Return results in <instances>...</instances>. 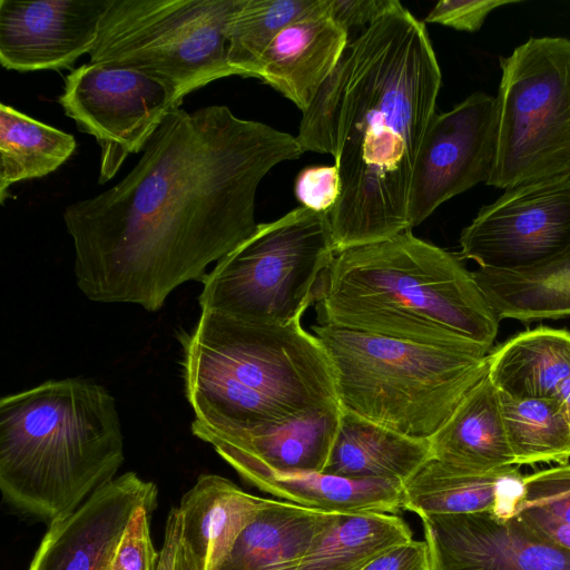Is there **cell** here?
I'll use <instances>...</instances> for the list:
<instances>
[{
	"mask_svg": "<svg viewBox=\"0 0 570 570\" xmlns=\"http://www.w3.org/2000/svg\"><path fill=\"white\" fill-rule=\"evenodd\" d=\"M412 539L391 513H333L316 533L297 570H362L386 550Z\"/></svg>",
	"mask_w": 570,
	"mask_h": 570,
	"instance_id": "obj_26",
	"label": "cell"
},
{
	"mask_svg": "<svg viewBox=\"0 0 570 570\" xmlns=\"http://www.w3.org/2000/svg\"><path fill=\"white\" fill-rule=\"evenodd\" d=\"M488 376L514 399H558L570 382V332L540 326L492 350Z\"/></svg>",
	"mask_w": 570,
	"mask_h": 570,
	"instance_id": "obj_23",
	"label": "cell"
},
{
	"mask_svg": "<svg viewBox=\"0 0 570 570\" xmlns=\"http://www.w3.org/2000/svg\"><path fill=\"white\" fill-rule=\"evenodd\" d=\"M111 0H0V62L20 72L68 68L94 48Z\"/></svg>",
	"mask_w": 570,
	"mask_h": 570,
	"instance_id": "obj_15",
	"label": "cell"
},
{
	"mask_svg": "<svg viewBox=\"0 0 570 570\" xmlns=\"http://www.w3.org/2000/svg\"><path fill=\"white\" fill-rule=\"evenodd\" d=\"M441 82L425 23L397 1L348 42L302 112V151L332 155L340 174L335 253L412 229L411 179Z\"/></svg>",
	"mask_w": 570,
	"mask_h": 570,
	"instance_id": "obj_2",
	"label": "cell"
},
{
	"mask_svg": "<svg viewBox=\"0 0 570 570\" xmlns=\"http://www.w3.org/2000/svg\"><path fill=\"white\" fill-rule=\"evenodd\" d=\"M318 0H239L226 29L227 61L237 76H258L263 53L289 23Z\"/></svg>",
	"mask_w": 570,
	"mask_h": 570,
	"instance_id": "obj_29",
	"label": "cell"
},
{
	"mask_svg": "<svg viewBox=\"0 0 570 570\" xmlns=\"http://www.w3.org/2000/svg\"><path fill=\"white\" fill-rule=\"evenodd\" d=\"M505 433L518 465L570 459V420L556 399H514L500 393Z\"/></svg>",
	"mask_w": 570,
	"mask_h": 570,
	"instance_id": "obj_28",
	"label": "cell"
},
{
	"mask_svg": "<svg viewBox=\"0 0 570 570\" xmlns=\"http://www.w3.org/2000/svg\"><path fill=\"white\" fill-rule=\"evenodd\" d=\"M397 0H324L325 13L348 32L363 29L392 9Z\"/></svg>",
	"mask_w": 570,
	"mask_h": 570,
	"instance_id": "obj_34",
	"label": "cell"
},
{
	"mask_svg": "<svg viewBox=\"0 0 570 570\" xmlns=\"http://www.w3.org/2000/svg\"><path fill=\"white\" fill-rule=\"evenodd\" d=\"M520 0H442L428 13L424 21L439 23L459 31H478L485 18L499 7Z\"/></svg>",
	"mask_w": 570,
	"mask_h": 570,
	"instance_id": "obj_33",
	"label": "cell"
},
{
	"mask_svg": "<svg viewBox=\"0 0 570 570\" xmlns=\"http://www.w3.org/2000/svg\"><path fill=\"white\" fill-rule=\"evenodd\" d=\"M570 246V180L507 189L483 206L460 235V258L483 269L542 263Z\"/></svg>",
	"mask_w": 570,
	"mask_h": 570,
	"instance_id": "obj_11",
	"label": "cell"
},
{
	"mask_svg": "<svg viewBox=\"0 0 570 570\" xmlns=\"http://www.w3.org/2000/svg\"><path fill=\"white\" fill-rule=\"evenodd\" d=\"M523 479L515 465L471 472L431 456L402 484V509L419 517L492 512L508 519L523 501Z\"/></svg>",
	"mask_w": 570,
	"mask_h": 570,
	"instance_id": "obj_18",
	"label": "cell"
},
{
	"mask_svg": "<svg viewBox=\"0 0 570 570\" xmlns=\"http://www.w3.org/2000/svg\"><path fill=\"white\" fill-rule=\"evenodd\" d=\"M317 324L491 352L500 318L460 256L412 229L336 253L315 293Z\"/></svg>",
	"mask_w": 570,
	"mask_h": 570,
	"instance_id": "obj_3",
	"label": "cell"
},
{
	"mask_svg": "<svg viewBox=\"0 0 570 570\" xmlns=\"http://www.w3.org/2000/svg\"><path fill=\"white\" fill-rule=\"evenodd\" d=\"M497 101L494 163L500 189L570 180V40L531 37L509 57Z\"/></svg>",
	"mask_w": 570,
	"mask_h": 570,
	"instance_id": "obj_9",
	"label": "cell"
},
{
	"mask_svg": "<svg viewBox=\"0 0 570 570\" xmlns=\"http://www.w3.org/2000/svg\"><path fill=\"white\" fill-rule=\"evenodd\" d=\"M67 117L100 147L99 184L109 181L131 154L144 149L173 108L171 92L135 69L85 63L65 79L58 97Z\"/></svg>",
	"mask_w": 570,
	"mask_h": 570,
	"instance_id": "obj_10",
	"label": "cell"
},
{
	"mask_svg": "<svg viewBox=\"0 0 570 570\" xmlns=\"http://www.w3.org/2000/svg\"><path fill=\"white\" fill-rule=\"evenodd\" d=\"M244 480L287 502L325 513H391L402 509V483L348 479L325 472L256 470Z\"/></svg>",
	"mask_w": 570,
	"mask_h": 570,
	"instance_id": "obj_24",
	"label": "cell"
},
{
	"mask_svg": "<svg viewBox=\"0 0 570 570\" xmlns=\"http://www.w3.org/2000/svg\"><path fill=\"white\" fill-rule=\"evenodd\" d=\"M174 570H198L190 553L181 543L178 546Z\"/></svg>",
	"mask_w": 570,
	"mask_h": 570,
	"instance_id": "obj_38",
	"label": "cell"
},
{
	"mask_svg": "<svg viewBox=\"0 0 570 570\" xmlns=\"http://www.w3.org/2000/svg\"><path fill=\"white\" fill-rule=\"evenodd\" d=\"M179 542L180 515L176 507L170 510L166 520L157 570H174Z\"/></svg>",
	"mask_w": 570,
	"mask_h": 570,
	"instance_id": "obj_37",
	"label": "cell"
},
{
	"mask_svg": "<svg viewBox=\"0 0 570 570\" xmlns=\"http://www.w3.org/2000/svg\"><path fill=\"white\" fill-rule=\"evenodd\" d=\"M265 502L218 474H200L181 497L180 540L198 570H214Z\"/></svg>",
	"mask_w": 570,
	"mask_h": 570,
	"instance_id": "obj_19",
	"label": "cell"
},
{
	"mask_svg": "<svg viewBox=\"0 0 570 570\" xmlns=\"http://www.w3.org/2000/svg\"><path fill=\"white\" fill-rule=\"evenodd\" d=\"M430 570H570V550L518 514L492 512L420 517Z\"/></svg>",
	"mask_w": 570,
	"mask_h": 570,
	"instance_id": "obj_13",
	"label": "cell"
},
{
	"mask_svg": "<svg viewBox=\"0 0 570 570\" xmlns=\"http://www.w3.org/2000/svg\"><path fill=\"white\" fill-rule=\"evenodd\" d=\"M431 456L430 440L409 438L342 410L338 431L323 472L403 484Z\"/></svg>",
	"mask_w": 570,
	"mask_h": 570,
	"instance_id": "obj_22",
	"label": "cell"
},
{
	"mask_svg": "<svg viewBox=\"0 0 570 570\" xmlns=\"http://www.w3.org/2000/svg\"><path fill=\"white\" fill-rule=\"evenodd\" d=\"M158 489L129 471L99 487L50 524L28 570H107L135 511L157 505Z\"/></svg>",
	"mask_w": 570,
	"mask_h": 570,
	"instance_id": "obj_14",
	"label": "cell"
},
{
	"mask_svg": "<svg viewBox=\"0 0 570 570\" xmlns=\"http://www.w3.org/2000/svg\"><path fill=\"white\" fill-rule=\"evenodd\" d=\"M335 372L342 410L430 440L488 373L490 352L412 343L312 325Z\"/></svg>",
	"mask_w": 570,
	"mask_h": 570,
	"instance_id": "obj_6",
	"label": "cell"
},
{
	"mask_svg": "<svg viewBox=\"0 0 570 570\" xmlns=\"http://www.w3.org/2000/svg\"><path fill=\"white\" fill-rule=\"evenodd\" d=\"M155 508L144 505L135 511L107 570H157L160 552L150 532Z\"/></svg>",
	"mask_w": 570,
	"mask_h": 570,
	"instance_id": "obj_31",
	"label": "cell"
},
{
	"mask_svg": "<svg viewBox=\"0 0 570 570\" xmlns=\"http://www.w3.org/2000/svg\"><path fill=\"white\" fill-rule=\"evenodd\" d=\"M332 514L265 499L214 570H297Z\"/></svg>",
	"mask_w": 570,
	"mask_h": 570,
	"instance_id": "obj_21",
	"label": "cell"
},
{
	"mask_svg": "<svg viewBox=\"0 0 570 570\" xmlns=\"http://www.w3.org/2000/svg\"><path fill=\"white\" fill-rule=\"evenodd\" d=\"M239 0H111L89 52L92 63L138 70L184 98L236 75L226 29Z\"/></svg>",
	"mask_w": 570,
	"mask_h": 570,
	"instance_id": "obj_8",
	"label": "cell"
},
{
	"mask_svg": "<svg viewBox=\"0 0 570 570\" xmlns=\"http://www.w3.org/2000/svg\"><path fill=\"white\" fill-rule=\"evenodd\" d=\"M523 483V504L570 525V464L525 475Z\"/></svg>",
	"mask_w": 570,
	"mask_h": 570,
	"instance_id": "obj_30",
	"label": "cell"
},
{
	"mask_svg": "<svg viewBox=\"0 0 570 570\" xmlns=\"http://www.w3.org/2000/svg\"><path fill=\"white\" fill-rule=\"evenodd\" d=\"M115 397L92 381L49 380L0 401V490L17 512L50 524L124 463Z\"/></svg>",
	"mask_w": 570,
	"mask_h": 570,
	"instance_id": "obj_5",
	"label": "cell"
},
{
	"mask_svg": "<svg viewBox=\"0 0 570 570\" xmlns=\"http://www.w3.org/2000/svg\"><path fill=\"white\" fill-rule=\"evenodd\" d=\"M362 570H430L426 542L411 540L395 546L374 558Z\"/></svg>",
	"mask_w": 570,
	"mask_h": 570,
	"instance_id": "obj_35",
	"label": "cell"
},
{
	"mask_svg": "<svg viewBox=\"0 0 570 570\" xmlns=\"http://www.w3.org/2000/svg\"><path fill=\"white\" fill-rule=\"evenodd\" d=\"M76 139L4 102L0 104V202L11 185L57 170L73 154Z\"/></svg>",
	"mask_w": 570,
	"mask_h": 570,
	"instance_id": "obj_27",
	"label": "cell"
},
{
	"mask_svg": "<svg viewBox=\"0 0 570 570\" xmlns=\"http://www.w3.org/2000/svg\"><path fill=\"white\" fill-rule=\"evenodd\" d=\"M294 193L302 207L328 214L341 195L337 167L332 165L303 168L296 176Z\"/></svg>",
	"mask_w": 570,
	"mask_h": 570,
	"instance_id": "obj_32",
	"label": "cell"
},
{
	"mask_svg": "<svg viewBox=\"0 0 570 570\" xmlns=\"http://www.w3.org/2000/svg\"><path fill=\"white\" fill-rule=\"evenodd\" d=\"M497 101L476 91L431 119L411 179L407 217L411 228L446 200L491 174L497 145Z\"/></svg>",
	"mask_w": 570,
	"mask_h": 570,
	"instance_id": "obj_12",
	"label": "cell"
},
{
	"mask_svg": "<svg viewBox=\"0 0 570 570\" xmlns=\"http://www.w3.org/2000/svg\"><path fill=\"white\" fill-rule=\"evenodd\" d=\"M340 405L278 425L248 431H222L195 420V436L210 444L242 476L256 470L323 472L341 419Z\"/></svg>",
	"mask_w": 570,
	"mask_h": 570,
	"instance_id": "obj_16",
	"label": "cell"
},
{
	"mask_svg": "<svg viewBox=\"0 0 570 570\" xmlns=\"http://www.w3.org/2000/svg\"><path fill=\"white\" fill-rule=\"evenodd\" d=\"M302 154L296 136L227 106L173 108L121 180L65 208L78 288L160 309L254 233L261 181Z\"/></svg>",
	"mask_w": 570,
	"mask_h": 570,
	"instance_id": "obj_1",
	"label": "cell"
},
{
	"mask_svg": "<svg viewBox=\"0 0 570 570\" xmlns=\"http://www.w3.org/2000/svg\"><path fill=\"white\" fill-rule=\"evenodd\" d=\"M301 321L259 325L202 312L193 330L179 335L194 420L248 431L340 405L331 358Z\"/></svg>",
	"mask_w": 570,
	"mask_h": 570,
	"instance_id": "obj_4",
	"label": "cell"
},
{
	"mask_svg": "<svg viewBox=\"0 0 570 570\" xmlns=\"http://www.w3.org/2000/svg\"><path fill=\"white\" fill-rule=\"evenodd\" d=\"M348 32L324 11V0L286 26L269 43L259 63L261 80L291 100L302 112L337 66Z\"/></svg>",
	"mask_w": 570,
	"mask_h": 570,
	"instance_id": "obj_17",
	"label": "cell"
},
{
	"mask_svg": "<svg viewBox=\"0 0 570 570\" xmlns=\"http://www.w3.org/2000/svg\"><path fill=\"white\" fill-rule=\"evenodd\" d=\"M557 400L561 403L570 420V383L567 384Z\"/></svg>",
	"mask_w": 570,
	"mask_h": 570,
	"instance_id": "obj_39",
	"label": "cell"
},
{
	"mask_svg": "<svg viewBox=\"0 0 570 570\" xmlns=\"http://www.w3.org/2000/svg\"><path fill=\"white\" fill-rule=\"evenodd\" d=\"M517 514L539 533L570 550V525L523 503L520 504Z\"/></svg>",
	"mask_w": 570,
	"mask_h": 570,
	"instance_id": "obj_36",
	"label": "cell"
},
{
	"mask_svg": "<svg viewBox=\"0 0 570 570\" xmlns=\"http://www.w3.org/2000/svg\"><path fill=\"white\" fill-rule=\"evenodd\" d=\"M430 443L432 458L454 469L489 472L517 465L500 394L488 373L465 394Z\"/></svg>",
	"mask_w": 570,
	"mask_h": 570,
	"instance_id": "obj_20",
	"label": "cell"
},
{
	"mask_svg": "<svg viewBox=\"0 0 570 570\" xmlns=\"http://www.w3.org/2000/svg\"><path fill=\"white\" fill-rule=\"evenodd\" d=\"M335 254L328 214L299 206L257 224L202 279L200 311L259 325L302 318Z\"/></svg>",
	"mask_w": 570,
	"mask_h": 570,
	"instance_id": "obj_7",
	"label": "cell"
},
{
	"mask_svg": "<svg viewBox=\"0 0 570 570\" xmlns=\"http://www.w3.org/2000/svg\"><path fill=\"white\" fill-rule=\"evenodd\" d=\"M472 273L500 320L530 323L570 316V246L527 268Z\"/></svg>",
	"mask_w": 570,
	"mask_h": 570,
	"instance_id": "obj_25",
	"label": "cell"
}]
</instances>
